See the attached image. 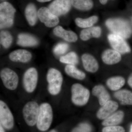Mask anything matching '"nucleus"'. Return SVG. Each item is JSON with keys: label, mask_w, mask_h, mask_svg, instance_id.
Segmentation results:
<instances>
[{"label": "nucleus", "mask_w": 132, "mask_h": 132, "mask_svg": "<svg viewBox=\"0 0 132 132\" xmlns=\"http://www.w3.org/2000/svg\"><path fill=\"white\" fill-rule=\"evenodd\" d=\"M53 118V113L51 105L47 102L41 104L36 124L38 130L41 131L48 130L52 125Z\"/></svg>", "instance_id": "1"}, {"label": "nucleus", "mask_w": 132, "mask_h": 132, "mask_svg": "<svg viewBox=\"0 0 132 132\" xmlns=\"http://www.w3.org/2000/svg\"><path fill=\"white\" fill-rule=\"evenodd\" d=\"M106 25L113 34L120 36L124 39L130 38L132 29L126 21L121 19H110L107 20Z\"/></svg>", "instance_id": "2"}, {"label": "nucleus", "mask_w": 132, "mask_h": 132, "mask_svg": "<svg viewBox=\"0 0 132 132\" xmlns=\"http://www.w3.org/2000/svg\"><path fill=\"white\" fill-rule=\"evenodd\" d=\"M47 89L51 95L56 96L60 93L63 82L62 74L58 69H50L46 76Z\"/></svg>", "instance_id": "3"}, {"label": "nucleus", "mask_w": 132, "mask_h": 132, "mask_svg": "<svg viewBox=\"0 0 132 132\" xmlns=\"http://www.w3.org/2000/svg\"><path fill=\"white\" fill-rule=\"evenodd\" d=\"M71 101L77 106H81L87 104L90 97L89 90L81 84L76 83L71 88Z\"/></svg>", "instance_id": "4"}, {"label": "nucleus", "mask_w": 132, "mask_h": 132, "mask_svg": "<svg viewBox=\"0 0 132 132\" xmlns=\"http://www.w3.org/2000/svg\"><path fill=\"white\" fill-rule=\"evenodd\" d=\"M16 10L10 3L4 2L0 4V28L10 27L13 25Z\"/></svg>", "instance_id": "5"}, {"label": "nucleus", "mask_w": 132, "mask_h": 132, "mask_svg": "<svg viewBox=\"0 0 132 132\" xmlns=\"http://www.w3.org/2000/svg\"><path fill=\"white\" fill-rule=\"evenodd\" d=\"M40 106L35 101H29L23 107L22 115L25 122L28 126L32 127L36 125Z\"/></svg>", "instance_id": "6"}, {"label": "nucleus", "mask_w": 132, "mask_h": 132, "mask_svg": "<svg viewBox=\"0 0 132 132\" xmlns=\"http://www.w3.org/2000/svg\"><path fill=\"white\" fill-rule=\"evenodd\" d=\"M3 84L8 90L14 91L18 87L19 78L17 73L11 69H3L0 72Z\"/></svg>", "instance_id": "7"}, {"label": "nucleus", "mask_w": 132, "mask_h": 132, "mask_svg": "<svg viewBox=\"0 0 132 132\" xmlns=\"http://www.w3.org/2000/svg\"><path fill=\"white\" fill-rule=\"evenodd\" d=\"M38 74L36 69L29 68L24 73L22 79V85L24 90L29 93L34 92L38 85Z\"/></svg>", "instance_id": "8"}, {"label": "nucleus", "mask_w": 132, "mask_h": 132, "mask_svg": "<svg viewBox=\"0 0 132 132\" xmlns=\"http://www.w3.org/2000/svg\"><path fill=\"white\" fill-rule=\"evenodd\" d=\"M0 121L4 128L10 130L14 126V119L12 111L7 104L3 101H0Z\"/></svg>", "instance_id": "9"}, {"label": "nucleus", "mask_w": 132, "mask_h": 132, "mask_svg": "<svg viewBox=\"0 0 132 132\" xmlns=\"http://www.w3.org/2000/svg\"><path fill=\"white\" fill-rule=\"evenodd\" d=\"M109 42L112 47L120 54H126L131 52V48L125 39L120 36L111 34L108 36Z\"/></svg>", "instance_id": "10"}, {"label": "nucleus", "mask_w": 132, "mask_h": 132, "mask_svg": "<svg viewBox=\"0 0 132 132\" xmlns=\"http://www.w3.org/2000/svg\"><path fill=\"white\" fill-rule=\"evenodd\" d=\"M72 6L71 0H54L50 3L48 8L53 14L59 16L68 13Z\"/></svg>", "instance_id": "11"}, {"label": "nucleus", "mask_w": 132, "mask_h": 132, "mask_svg": "<svg viewBox=\"0 0 132 132\" xmlns=\"http://www.w3.org/2000/svg\"><path fill=\"white\" fill-rule=\"evenodd\" d=\"M38 18L46 27L52 28L57 26L59 22L58 16L53 14L48 8L43 7L38 10Z\"/></svg>", "instance_id": "12"}, {"label": "nucleus", "mask_w": 132, "mask_h": 132, "mask_svg": "<svg viewBox=\"0 0 132 132\" xmlns=\"http://www.w3.org/2000/svg\"><path fill=\"white\" fill-rule=\"evenodd\" d=\"M119 108L116 102L109 100L102 106L97 113V117L100 120H104L115 112Z\"/></svg>", "instance_id": "13"}, {"label": "nucleus", "mask_w": 132, "mask_h": 132, "mask_svg": "<svg viewBox=\"0 0 132 132\" xmlns=\"http://www.w3.org/2000/svg\"><path fill=\"white\" fill-rule=\"evenodd\" d=\"M101 58L105 64L113 65L119 62L121 60V56L120 53L114 50L108 49L102 53Z\"/></svg>", "instance_id": "14"}, {"label": "nucleus", "mask_w": 132, "mask_h": 132, "mask_svg": "<svg viewBox=\"0 0 132 132\" xmlns=\"http://www.w3.org/2000/svg\"><path fill=\"white\" fill-rule=\"evenodd\" d=\"M82 65L85 70L89 72H97L99 69V64L95 58L92 55L85 54L81 57Z\"/></svg>", "instance_id": "15"}, {"label": "nucleus", "mask_w": 132, "mask_h": 132, "mask_svg": "<svg viewBox=\"0 0 132 132\" xmlns=\"http://www.w3.org/2000/svg\"><path fill=\"white\" fill-rule=\"evenodd\" d=\"M9 57L10 60L14 62L27 63L31 60L32 55L27 50L19 49L10 53Z\"/></svg>", "instance_id": "16"}, {"label": "nucleus", "mask_w": 132, "mask_h": 132, "mask_svg": "<svg viewBox=\"0 0 132 132\" xmlns=\"http://www.w3.org/2000/svg\"><path fill=\"white\" fill-rule=\"evenodd\" d=\"M92 94L98 98L99 104L102 106L110 100V95L105 88L102 85H97L93 88Z\"/></svg>", "instance_id": "17"}, {"label": "nucleus", "mask_w": 132, "mask_h": 132, "mask_svg": "<svg viewBox=\"0 0 132 132\" xmlns=\"http://www.w3.org/2000/svg\"><path fill=\"white\" fill-rule=\"evenodd\" d=\"M54 34L69 42H75L78 40V36L73 31H67L61 26L56 27L53 30Z\"/></svg>", "instance_id": "18"}, {"label": "nucleus", "mask_w": 132, "mask_h": 132, "mask_svg": "<svg viewBox=\"0 0 132 132\" xmlns=\"http://www.w3.org/2000/svg\"><path fill=\"white\" fill-rule=\"evenodd\" d=\"M25 15L29 24L34 26L37 22L38 18V11L35 5L33 3H29L25 9Z\"/></svg>", "instance_id": "19"}, {"label": "nucleus", "mask_w": 132, "mask_h": 132, "mask_svg": "<svg viewBox=\"0 0 132 132\" xmlns=\"http://www.w3.org/2000/svg\"><path fill=\"white\" fill-rule=\"evenodd\" d=\"M101 34V29L100 27H92L82 30L80 36L82 40L87 41L92 38H100Z\"/></svg>", "instance_id": "20"}, {"label": "nucleus", "mask_w": 132, "mask_h": 132, "mask_svg": "<svg viewBox=\"0 0 132 132\" xmlns=\"http://www.w3.org/2000/svg\"><path fill=\"white\" fill-rule=\"evenodd\" d=\"M17 43L23 47H32L38 44V41L34 36L29 34L22 33L18 36Z\"/></svg>", "instance_id": "21"}, {"label": "nucleus", "mask_w": 132, "mask_h": 132, "mask_svg": "<svg viewBox=\"0 0 132 132\" xmlns=\"http://www.w3.org/2000/svg\"><path fill=\"white\" fill-rule=\"evenodd\" d=\"M125 114L123 111H116L104 119L102 122V125L105 127L116 126L121 122Z\"/></svg>", "instance_id": "22"}, {"label": "nucleus", "mask_w": 132, "mask_h": 132, "mask_svg": "<svg viewBox=\"0 0 132 132\" xmlns=\"http://www.w3.org/2000/svg\"><path fill=\"white\" fill-rule=\"evenodd\" d=\"M114 97L123 105H132V92L129 90L123 89L116 91Z\"/></svg>", "instance_id": "23"}, {"label": "nucleus", "mask_w": 132, "mask_h": 132, "mask_svg": "<svg viewBox=\"0 0 132 132\" xmlns=\"http://www.w3.org/2000/svg\"><path fill=\"white\" fill-rule=\"evenodd\" d=\"M125 78L122 76H116L109 78L106 84L110 90L113 91H118L125 85Z\"/></svg>", "instance_id": "24"}, {"label": "nucleus", "mask_w": 132, "mask_h": 132, "mask_svg": "<svg viewBox=\"0 0 132 132\" xmlns=\"http://www.w3.org/2000/svg\"><path fill=\"white\" fill-rule=\"evenodd\" d=\"M66 73L69 76L78 80H83L86 77L85 73L73 65H67L65 68Z\"/></svg>", "instance_id": "25"}, {"label": "nucleus", "mask_w": 132, "mask_h": 132, "mask_svg": "<svg viewBox=\"0 0 132 132\" xmlns=\"http://www.w3.org/2000/svg\"><path fill=\"white\" fill-rule=\"evenodd\" d=\"M98 17L96 15L90 16L87 19L77 18L75 19L76 24L79 27L87 28L91 27L97 23Z\"/></svg>", "instance_id": "26"}, {"label": "nucleus", "mask_w": 132, "mask_h": 132, "mask_svg": "<svg viewBox=\"0 0 132 132\" xmlns=\"http://www.w3.org/2000/svg\"><path fill=\"white\" fill-rule=\"evenodd\" d=\"M71 3L74 7L81 11H88L94 6L92 0H71Z\"/></svg>", "instance_id": "27"}, {"label": "nucleus", "mask_w": 132, "mask_h": 132, "mask_svg": "<svg viewBox=\"0 0 132 132\" xmlns=\"http://www.w3.org/2000/svg\"><path fill=\"white\" fill-rule=\"evenodd\" d=\"M60 62L68 65H75L79 62V59L77 54L74 52H69L64 56H61L60 59Z\"/></svg>", "instance_id": "28"}, {"label": "nucleus", "mask_w": 132, "mask_h": 132, "mask_svg": "<svg viewBox=\"0 0 132 132\" xmlns=\"http://www.w3.org/2000/svg\"><path fill=\"white\" fill-rule=\"evenodd\" d=\"M1 44L5 48L10 47L13 42V37L11 34L6 31H2L0 33Z\"/></svg>", "instance_id": "29"}, {"label": "nucleus", "mask_w": 132, "mask_h": 132, "mask_svg": "<svg viewBox=\"0 0 132 132\" xmlns=\"http://www.w3.org/2000/svg\"><path fill=\"white\" fill-rule=\"evenodd\" d=\"M69 47V45L67 43H58L54 48V53L57 55L64 54L68 50Z\"/></svg>", "instance_id": "30"}, {"label": "nucleus", "mask_w": 132, "mask_h": 132, "mask_svg": "<svg viewBox=\"0 0 132 132\" xmlns=\"http://www.w3.org/2000/svg\"><path fill=\"white\" fill-rule=\"evenodd\" d=\"M91 128L87 123H82L75 128L72 132H90Z\"/></svg>", "instance_id": "31"}, {"label": "nucleus", "mask_w": 132, "mask_h": 132, "mask_svg": "<svg viewBox=\"0 0 132 132\" xmlns=\"http://www.w3.org/2000/svg\"><path fill=\"white\" fill-rule=\"evenodd\" d=\"M124 128L120 126H109L104 127L102 132H125Z\"/></svg>", "instance_id": "32"}, {"label": "nucleus", "mask_w": 132, "mask_h": 132, "mask_svg": "<svg viewBox=\"0 0 132 132\" xmlns=\"http://www.w3.org/2000/svg\"><path fill=\"white\" fill-rule=\"evenodd\" d=\"M128 84L132 88V73L130 75L128 79Z\"/></svg>", "instance_id": "33"}, {"label": "nucleus", "mask_w": 132, "mask_h": 132, "mask_svg": "<svg viewBox=\"0 0 132 132\" xmlns=\"http://www.w3.org/2000/svg\"><path fill=\"white\" fill-rule=\"evenodd\" d=\"M99 1H100V2L101 4L105 5L107 3L108 0H99Z\"/></svg>", "instance_id": "34"}, {"label": "nucleus", "mask_w": 132, "mask_h": 132, "mask_svg": "<svg viewBox=\"0 0 132 132\" xmlns=\"http://www.w3.org/2000/svg\"><path fill=\"white\" fill-rule=\"evenodd\" d=\"M36 1L38 2L44 3L48 2L50 1L51 0H36Z\"/></svg>", "instance_id": "35"}, {"label": "nucleus", "mask_w": 132, "mask_h": 132, "mask_svg": "<svg viewBox=\"0 0 132 132\" xmlns=\"http://www.w3.org/2000/svg\"><path fill=\"white\" fill-rule=\"evenodd\" d=\"M0 132H5L4 127L2 125H0Z\"/></svg>", "instance_id": "36"}, {"label": "nucleus", "mask_w": 132, "mask_h": 132, "mask_svg": "<svg viewBox=\"0 0 132 132\" xmlns=\"http://www.w3.org/2000/svg\"><path fill=\"white\" fill-rule=\"evenodd\" d=\"M48 132H57V131L56 130H51V131H50Z\"/></svg>", "instance_id": "37"}, {"label": "nucleus", "mask_w": 132, "mask_h": 132, "mask_svg": "<svg viewBox=\"0 0 132 132\" xmlns=\"http://www.w3.org/2000/svg\"><path fill=\"white\" fill-rule=\"evenodd\" d=\"M130 132H132V125L131 126V128H130Z\"/></svg>", "instance_id": "38"}]
</instances>
